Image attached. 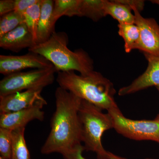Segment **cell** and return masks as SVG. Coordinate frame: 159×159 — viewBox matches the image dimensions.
<instances>
[{"instance_id": "obj_14", "label": "cell", "mask_w": 159, "mask_h": 159, "mask_svg": "<svg viewBox=\"0 0 159 159\" xmlns=\"http://www.w3.org/2000/svg\"><path fill=\"white\" fill-rule=\"evenodd\" d=\"M106 15H110L119 22V24H135V18L129 6L120 2L118 0L104 2Z\"/></svg>"}, {"instance_id": "obj_7", "label": "cell", "mask_w": 159, "mask_h": 159, "mask_svg": "<svg viewBox=\"0 0 159 159\" xmlns=\"http://www.w3.org/2000/svg\"><path fill=\"white\" fill-rule=\"evenodd\" d=\"M54 67L42 55L30 52L22 55H0V73L5 76L28 69H41Z\"/></svg>"}, {"instance_id": "obj_5", "label": "cell", "mask_w": 159, "mask_h": 159, "mask_svg": "<svg viewBox=\"0 0 159 159\" xmlns=\"http://www.w3.org/2000/svg\"><path fill=\"white\" fill-rule=\"evenodd\" d=\"M57 73L54 67L20 72L5 76L0 81V97L52 84Z\"/></svg>"}, {"instance_id": "obj_6", "label": "cell", "mask_w": 159, "mask_h": 159, "mask_svg": "<svg viewBox=\"0 0 159 159\" xmlns=\"http://www.w3.org/2000/svg\"><path fill=\"white\" fill-rule=\"evenodd\" d=\"M112 118L114 129L125 138L136 141H152L159 144V121L132 120L124 116L119 107L107 111Z\"/></svg>"}, {"instance_id": "obj_19", "label": "cell", "mask_w": 159, "mask_h": 159, "mask_svg": "<svg viewBox=\"0 0 159 159\" xmlns=\"http://www.w3.org/2000/svg\"><path fill=\"white\" fill-rule=\"evenodd\" d=\"M25 23L24 14L13 11L1 16L0 19V37L14 30Z\"/></svg>"}, {"instance_id": "obj_16", "label": "cell", "mask_w": 159, "mask_h": 159, "mask_svg": "<svg viewBox=\"0 0 159 159\" xmlns=\"http://www.w3.org/2000/svg\"><path fill=\"white\" fill-rule=\"evenodd\" d=\"M119 35L124 39V48L129 53L134 49H139L140 32L135 24H119Z\"/></svg>"}, {"instance_id": "obj_22", "label": "cell", "mask_w": 159, "mask_h": 159, "mask_svg": "<svg viewBox=\"0 0 159 159\" xmlns=\"http://www.w3.org/2000/svg\"><path fill=\"white\" fill-rule=\"evenodd\" d=\"M39 0H15L14 11L24 14L29 8L37 3Z\"/></svg>"}, {"instance_id": "obj_24", "label": "cell", "mask_w": 159, "mask_h": 159, "mask_svg": "<svg viewBox=\"0 0 159 159\" xmlns=\"http://www.w3.org/2000/svg\"><path fill=\"white\" fill-rule=\"evenodd\" d=\"M84 150L83 146L80 145L63 155L62 156L64 159H85L82 155L83 152Z\"/></svg>"}, {"instance_id": "obj_1", "label": "cell", "mask_w": 159, "mask_h": 159, "mask_svg": "<svg viewBox=\"0 0 159 159\" xmlns=\"http://www.w3.org/2000/svg\"><path fill=\"white\" fill-rule=\"evenodd\" d=\"M56 109L51 120V131L41 149L43 154L62 155L81 145L79 111L82 99L58 87L55 92Z\"/></svg>"}, {"instance_id": "obj_10", "label": "cell", "mask_w": 159, "mask_h": 159, "mask_svg": "<svg viewBox=\"0 0 159 159\" xmlns=\"http://www.w3.org/2000/svg\"><path fill=\"white\" fill-rule=\"evenodd\" d=\"M148 61L145 72L129 85L119 89V95L126 96L134 93L151 87H159V56L144 54Z\"/></svg>"}, {"instance_id": "obj_28", "label": "cell", "mask_w": 159, "mask_h": 159, "mask_svg": "<svg viewBox=\"0 0 159 159\" xmlns=\"http://www.w3.org/2000/svg\"><path fill=\"white\" fill-rule=\"evenodd\" d=\"M157 89L158 91V92H159V87H157ZM155 119H157V120H159V114L157 116V117Z\"/></svg>"}, {"instance_id": "obj_23", "label": "cell", "mask_w": 159, "mask_h": 159, "mask_svg": "<svg viewBox=\"0 0 159 159\" xmlns=\"http://www.w3.org/2000/svg\"><path fill=\"white\" fill-rule=\"evenodd\" d=\"M15 0H1L0 1V16L14 11Z\"/></svg>"}, {"instance_id": "obj_4", "label": "cell", "mask_w": 159, "mask_h": 159, "mask_svg": "<svg viewBox=\"0 0 159 159\" xmlns=\"http://www.w3.org/2000/svg\"><path fill=\"white\" fill-rule=\"evenodd\" d=\"M81 126L82 142L84 150L97 154V159H109L110 152L102 145V135L106 131L114 128L112 118L101 109L82 100L79 111Z\"/></svg>"}, {"instance_id": "obj_21", "label": "cell", "mask_w": 159, "mask_h": 159, "mask_svg": "<svg viewBox=\"0 0 159 159\" xmlns=\"http://www.w3.org/2000/svg\"><path fill=\"white\" fill-rule=\"evenodd\" d=\"M12 130L0 128V154L6 158L11 159Z\"/></svg>"}, {"instance_id": "obj_2", "label": "cell", "mask_w": 159, "mask_h": 159, "mask_svg": "<svg viewBox=\"0 0 159 159\" xmlns=\"http://www.w3.org/2000/svg\"><path fill=\"white\" fill-rule=\"evenodd\" d=\"M57 73L56 81L59 87L82 100L107 111L119 107L113 84L101 73L94 70L84 75H78L74 71Z\"/></svg>"}, {"instance_id": "obj_18", "label": "cell", "mask_w": 159, "mask_h": 159, "mask_svg": "<svg viewBox=\"0 0 159 159\" xmlns=\"http://www.w3.org/2000/svg\"><path fill=\"white\" fill-rule=\"evenodd\" d=\"M25 128L12 130L11 159H31L25 138Z\"/></svg>"}, {"instance_id": "obj_17", "label": "cell", "mask_w": 159, "mask_h": 159, "mask_svg": "<svg viewBox=\"0 0 159 159\" xmlns=\"http://www.w3.org/2000/svg\"><path fill=\"white\" fill-rule=\"evenodd\" d=\"M105 0H81L80 11L81 16L97 22L106 15L104 10Z\"/></svg>"}, {"instance_id": "obj_8", "label": "cell", "mask_w": 159, "mask_h": 159, "mask_svg": "<svg viewBox=\"0 0 159 159\" xmlns=\"http://www.w3.org/2000/svg\"><path fill=\"white\" fill-rule=\"evenodd\" d=\"M135 24L140 32L139 50L144 54L159 56V25L152 18H145L133 8Z\"/></svg>"}, {"instance_id": "obj_3", "label": "cell", "mask_w": 159, "mask_h": 159, "mask_svg": "<svg viewBox=\"0 0 159 159\" xmlns=\"http://www.w3.org/2000/svg\"><path fill=\"white\" fill-rule=\"evenodd\" d=\"M69 38L65 32H55L45 42L36 44L29 52L42 55L54 66L57 72L77 71L84 75L94 71L93 59L81 49L71 51Z\"/></svg>"}, {"instance_id": "obj_27", "label": "cell", "mask_w": 159, "mask_h": 159, "mask_svg": "<svg viewBox=\"0 0 159 159\" xmlns=\"http://www.w3.org/2000/svg\"><path fill=\"white\" fill-rule=\"evenodd\" d=\"M152 2L154 3H155V4H157V5H159V0H157V1H151Z\"/></svg>"}, {"instance_id": "obj_11", "label": "cell", "mask_w": 159, "mask_h": 159, "mask_svg": "<svg viewBox=\"0 0 159 159\" xmlns=\"http://www.w3.org/2000/svg\"><path fill=\"white\" fill-rule=\"evenodd\" d=\"M44 104H38L17 111L0 113V128L14 130L25 128L26 125L34 120L43 121L45 113L42 110Z\"/></svg>"}, {"instance_id": "obj_9", "label": "cell", "mask_w": 159, "mask_h": 159, "mask_svg": "<svg viewBox=\"0 0 159 159\" xmlns=\"http://www.w3.org/2000/svg\"><path fill=\"white\" fill-rule=\"evenodd\" d=\"M43 90L33 89L0 97V113L13 112L38 104L47 105L41 95Z\"/></svg>"}, {"instance_id": "obj_15", "label": "cell", "mask_w": 159, "mask_h": 159, "mask_svg": "<svg viewBox=\"0 0 159 159\" xmlns=\"http://www.w3.org/2000/svg\"><path fill=\"white\" fill-rule=\"evenodd\" d=\"M81 0H55L52 13V21L54 24L62 16L81 17Z\"/></svg>"}, {"instance_id": "obj_20", "label": "cell", "mask_w": 159, "mask_h": 159, "mask_svg": "<svg viewBox=\"0 0 159 159\" xmlns=\"http://www.w3.org/2000/svg\"><path fill=\"white\" fill-rule=\"evenodd\" d=\"M41 0L29 8L24 13L25 23L28 27L29 31L34 37L36 43V30L41 10Z\"/></svg>"}, {"instance_id": "obj_12", "label": "cell", "mask_w": 159, "mask_h": 159, "mask_svg": "<svg viewBox=\"0 0 159 159\" xmlns=\"http://www.w3.org/2000/svg\"><path fill=\"white\" fill-rule=\"evenodd\" d=\"M35 44L34 37L25 23L0 37V47L12 52L29 49Z\"/></svg>"}, {"instance_id": "obj_13", "label": "cell", "mask_w": 159, "mask_h": 159, "mask_svg": "<svg viewBox=\"0 0 159 159\" xmlns=\"http://www.w3.org/2000/svg\"><path fill=\"white\" fill-rule=\"evenodd\" d=\"M54 1L41 0L40 14L37 30L36 44L45 42L55 32V25L52 21Z\"/></svg>"}, {"instance_id": "obj_26", "label": "cell", "mask_w": 159, "mask_h": 159, "mask_svg": "<svg viewBox=\"0 0 159 159\" xmlns=\"http://www.w3.org/2000/svg\"><path fill=\"white\" fill-rule=\"evenodd\" d=\"M109 159H127L125 158L122 157L118 156L110 152Z\"/></svg>"}, {"instance_id": "obj_25", "label": "cell", "mask_w": 159, "mask_h": 159, "mask_svg": "<svg viewBox=\"0 0 159 159\" xmlns=\"http://www.w3.org/2000/svg\"><path fill=\"white\" fill-rule=\"evenodd\" d=\"M118 1L120 2L129 6L132 9L133 8H135L140 12L143 10L145 6V1H141V0H118Z\"/></svg>"}, {"instance_id": "obj_30", "label": "cell", "mask_w": 159, "mask_h": 159, "mask_svg": "<svg viewBox=\"0 0 159 159\" xmlns=\"http://www.w3.org/2000/svg\"><path fill=\"white\" fill-rule=\"evenodd\" d=\"M145 159H152V158H146Z\"/></svg>"}, {"instance_id": "obj_29", "label": "cell", "mask_w": 159, "mask_h": 159, "mask_svg": "<svg viewBox=\"0 0 159 159\" xmlns=\"http://www.w3.org/2000/svg\"><path fill=\"white\" fill-rule=\"evenodd\" d=\"M0 159H9L6 158L2 156H0Z\"/></svg>"}]
</instances>
